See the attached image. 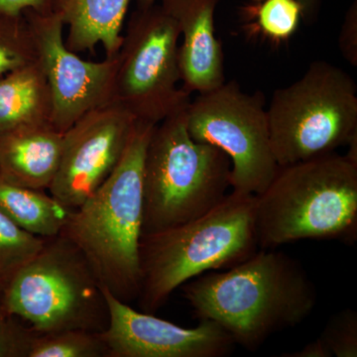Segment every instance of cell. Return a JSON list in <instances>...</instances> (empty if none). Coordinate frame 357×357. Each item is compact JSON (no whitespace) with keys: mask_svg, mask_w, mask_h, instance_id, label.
<instances>
[{"mask_svg":"<svg viewBox=\"0 0 357 357\" xmlns=\"http://www.w3.org/2000/svg\"><path fill=\"white\" fill-rule=\"evenodd\" d=\"M267 114L279 166L335 153L357 136L356 82L342 68L314 61L274 91Z\"/></svg>","mask_w":357,"mask_h":357,"instance_id":"obj_7","label":"cell"},{"mask_svg":"<svg viewBox=\"0 0 357 357\" xmlns=\"http://www.w3.org/2000/svg\"><path fill=\"white\" fill-rule=\"evenodd\" d=\"M220 0H160L177 23L183 36L178 45L182 88L203 93L225 82V56L215 37V13Z\"/></svg>","mask_w":357,"mask_h":357,"instance_id":"obj_13","label":"cell"},{"mask_svg":"<svg viewBox=\"0 0 357 357\" xmlns=\"http://www.w3.org/2000/svg\"><path fill=\"white\" fill-rule=\"evenodd\" d=\"M52 112L50 88L38 61L0 77V136L52 124Z\"/></svg>","mask_w":357,"mask_h":357,"instance_id":"obj_16","label":"cell"},{"mask_svg":"<svg viewBox=\"0 0 357 357\" xmlns=\"http://www.w3.org/2000/svg\"><path fill=\"white\" fill-rule=\"evenodd\" d=\"M255 195L232 191L196 220L142 236L141 311L155 314L174 291L204 273L238 264L259 249Z\"/></svg>","mask_w":357,"mask_h":357,"instance_id":"obj_4","label":"cell"},{"mask_svg":"<svg viewBox=\"0 0 357 357\" xmlns=\"http://www.w3.org/2000/svg\"><path fill=\"white\" fill-rule=\"evenodd\" d=\"M156 126L137 121L119 165L70 211L61 234L83 252L100 285L128 304L139 295L143 164Z\"/></svg>","mask_w":357,"mask_h":357,"instance_id":"obj_2","label":"cell"},{"mask_svg":"<svg viewBox=\"0 0 357 357\" xmlns=\"http://www.w3.org/2000/svg\"><path fill=\"white\" fill-rule=\"evenodd\" d=\"M56 0H0V13L20 15L32 10L39 14L54 13Z\"/></svg>","mask_w":357,"mask_h":357,"instance_id":"obj_25","label":"cell"},{"mask_svg":"<svg viewBox=\"0 0 357 357\" xmlns=\"http://www.w3.org/2000/svg\"><path fill=\"white\" fill-rule=\"evenodd\" d=\"M2 312L37 335L102 333L109 321L102 286L83 252L62 234L46 238L41 250L6 282Z\"/></svg>","mask_w":357,"mask_h":357,"instance_id":"obj_6","label":"cell"},{"mask_svg":"<svg viewBox=\"0 0 357 357\" xmlns=\"http://www.w3.org/2000/svg\"><path fill=\"white\" fill-rule=\"evenodd\" d=\"M241 18L248 37L280 46L299 29L302 9L297 0H249Z\"/></svg>","mask_w":357,"mask_h":357,"instance_id":"obj_18","label":"cell"},{"mask_svg":"<svg viewBox=\"0 0 357 357\" xmlns=\"http://www.w3.org/2000/svg\"><path fill=\"white\" fill-rule=\"evenodd\" d=\"M137 121L116 102L91 110L64 132L62 160L49 192L70 210L105 182L119 165Z\"/></svg>","mask_w":357,"mask_h":357,"instance_id":"obj_11","label":"cell"},{"mask_svg":"<svg viewBox=\"0 0 357 357\" xmlns=\"http://www.w3.org/2000/svg\"><path fill=\"white\" fill-rule=\"evenodd\" d=\"M45 241L21 229L0 211V279L8 280L41 250Z\"/></svg>","mask_w":357,"mask_h":357,"instance_id":"obj_21","label":"cell"},{"mask_svg":"<svg viewBox=\"0 0 357 357\" xmlns=\"http://www.w3.org/2000/svg\"><path fill=\"white\" fill-rule=\"evenodd\" d=\"M185 124L192 139L227 155L234 192L259 196L278 172L261 91L250 95L234 79L225 81L191 100Z\"/></svg>","mask_w":357,"mask_h":357,"instance_id":"obj_9","label":"cell"},{"mask_svg":"<svg viewBox=\"0 0 357 357\" xmlns=\"http://www.w3.org/2000/svg\"><path fill=\"white\" fill-rule=\"evenodd\" d=\"M109 326L100 333L107 357H225L236 344L222 326L199 321L195 328L175 325L138 312L103 288Z\"/></svg>","mask_w":357,"mask_h":357,"instance_id":"obj_12","label":"cell"},{"mask_svg":"<svg viewBox=\"0 0 357 357\" xmlns=\"http://www.w3.org/2000/svg\"><path fill=\"white\" fill-rule=\"evenodd\" d=\"M23 14L50 88L54 128L66 132L88 112L114 102L117 55L100 62L84 60L66 45L60 14Z\"/></svg>","mask_w":357,"mask_h":357,"instance_id":"obj_10","label":"cell"},{"mask_svg":"<svg viewBox=\"0 0 357 357\" xmlns=\"http://www.w3.org/2000/svg\"><path fill=\"white\" fill-rule=\"evenodd\" d=\"M36 61V45L24 14L0 13V77Z\"/></svg>","mask_w":357,"mask_h":357,"instance_id":"obj_19","label":"cell"},{"mask_svg":"<svg viewBox=\"0 0 357 357\" xmlns=\"http://www.w3.org/2000/svg\"><path fill=\"white\" fill-rule=\"evenodd\" d=\"M29 357H107L100 333L70 330L36 335Z\"/></svg>","mask_w":357,"mask_h":357,"instance_id":"obj_20","label":"cell"},{"mask_svg":"<svg viewBox=\"0 0 357 357\" xmlns=\"http://www.w3.org/2000/svg\"><path fill=\"white\" fill-rule=\"evenodd\" d=\"M231 164L222 150L192 139L185 110L157 124L143 164L142 236L172 229L222 203Z\"/></svg>","mask_w":357,"mask_h":357,"instance_id":"obj_5","label":"cell"},{"mask_svg":"<svg viewBox=\"0 0 357 357\" xmlns=\"http://www.w3.org/2000/svg\"><path fill=\"white\" fill-rule=\"evenodd\" d=\"M64 132L53 124L28 126L0 136V178L46 191L57 176Z\"/></svg>","mask_w":357,"mask_h":357,"instance_id":"obj_14","label":"cell"},{"mask_svg":"<svg viewBox=\"0 0 357 357\" xmlns=\"http://www.w3.org/2000/svg\"><path fill=\"white\" fill-rule=\"evenodd\" d=\"M259 249L314 239L357 241V162L335 153L279 167L256 196Z\"/></svg>","mask_w":357,"mask_h":357,"instance_id":"obj_3","label":"cell"},{"mask_svg":"<svg viewBox=\"0 0 357 357\" xmlns=\"http://www.w3.org/2000/svg\"><path fill=\"white\" fill-rule=\"evenodd\" d=\"M131 0H56L54 11L68 27L65 38L75 53L93 52L98 45L114 57L122 43V27Z\"/></svg>","mask_w":357,"mask_h":357,"instance_id":"obj_15","label":"cell"},{"mask_svg":"<svg viewBox=\"0 0 357 357\" xmlns=\"http://www.w3.org/2000/svg\"><path fill=\"white\" fill-rule=\"evenodd\" d=\"M4 285H6V281L0 279V312H2V296H3Z\"/></svg>","mask_w":357,"mask_h":357,"instance_id":"obj_29","label":"cell"},{"mask_svg":"<svg viewBox=\"0 0 357 357\" xmlns=\"http://www.w3.org/2000/svg\"><path fill=\"white\" fill-rule=\"evenodd\" d=\"M176 21L161 6L136 8L117 53L114 102L137 121L156 124L184 112L191 93L178 88V38Z\"/></svg>","mask_w":357,"mask_h":357,"instance_id":"obj_8","label":"cell"},{"mask_svg":"<svg viewBox=\"0 0 357 357\" xmlns=\"http://www.w3.org/2000/svg\"><path fill=\"white\" fill-rule=\"evenodd\" d=\"M328 345L333 356H357V312L347 307L328 319L319 335Z\"/></svg>","mask_w":357,"mask_h":357,"instance_id":"obj_22","label":"cell"},{"mask_svg":"<svg viewBox=\"0 0 357 357\" xmlns=\"http://www.w3.org/2000/svg\"><path fill=\"white\" fill-rule=\"evenodd\" d=\"M157 0H137V8H147L154 6Z\"/></svg>","mask_w":357,"mask_h":357,"instance_id":"obj_28","label":"cell"},{"mask_svg":"<svg viewBox=\"0 0 357 357\" xmlns=\"http://www.w3.org/2000/svg\"><path fill=\"white\" fill-rule=\"evenodd\" d=\"M0 211L26 231L50 238L62 234L73 210L42 190L0 178Z\"/></svg>","mask_w":357,"mask_h":357,"instance_id":"obj_17","label":"cell"},{"mask_svg":"<svg viewBox=\"0 0 357 357\" xmlns=\"http://www.w3.org/2000/svg\"><path fill=\"white\" fill-rule=\"evenodd\" d=\"M338 47L349 64L357 66V1L354 0L345 13L338 37Z\"/></svg>","mask_w":357,"mask_h":357,"instance_id":"obj_24","label":"cell"},{"mask_svg":"<svg viewBox=\"0 0 357 357\" xmlns=\"http://www.w3.org/2000/svg\"><path fill=\"white\" fill-rule=\"evenodd\" d=\"M283 357H333L332 352L321 337L303 347L300 351L286 352Z\"/></svg>","mask_w":357,"mask_h":357,"instance_id":"obj_26","label":"cell"},{"mask_svg":"<svg viewBox=\"0 0 357 357\" xmlns=\"http://www.w3.org/2000/svg\"><path fill=\"white\" fill-rule=\"evenodd\" d=\"M36 335L20 319L0 312V357H29Z\"/></svg>","mask_w":357,"mask_h":357,"instance_id":"obj_23","label":"cell"},{"mask_svg":"<svg viewBox=\"0 0 357 357\" xmlns=\"http://www.w3.org/2000/svg\"><path fill=\"white\" fill-rule=\"evenodd\" d=\"M183 292L199 321L218 324L248 351L300 325L318 303L316 286L302 264L268 249H258L225 271L192 279Z\"/></svg>","mask_w":357,"mask_h":357,"instance_id":"obj_1","label":"cell"},{"mask_svg":"<svg viewBox=\"0 0 357 357\" xmlns=\"http://www.w3.org/2000/svg\"><path fill=\"white\" fill-rule=\"evenodd\" d=\"M302 9V20L307 23L314 22L318 18L324 0H297Z\"/></svg>","mask_w":357,"mask_h":357,"instance_id":"obj_27","label":"cell"}]
</instances>
